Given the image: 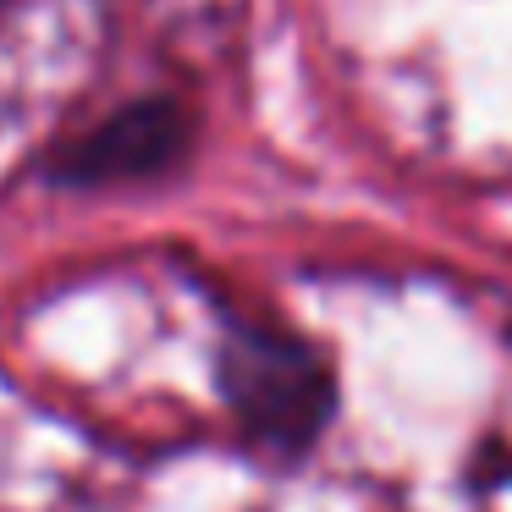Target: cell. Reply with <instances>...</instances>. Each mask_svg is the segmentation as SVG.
I'll return each mask as SVG.
<instances>
[{
	"label": "cell",
	"instance_id": "1",
	"mask_svg": "<svg viewBox=\"0 0 512 512\" xmlns=\"http://www.w3.org/2000/svg\"><path fill=\"white\" fill-rule=\"evenodd\" d=\"M221 391L243 430L276 452H303L331 419V369L265 325H232L221 347Z\"/></svg>",
	"mask_w": 512,
	"mask_h": 512
},
{
	"label": "cell",
	"instance_id": "2",
	"mask_svg": "<svg viewBox=\"0 0 512 512\" xmlns=\"http://www.w3.org/2000/svg\"><path fill=\"white\" fill-rule=\"evenodd\" d=\"M188 144V122L177 105L149 100V105H127L122 116H111L105 127H94L83 144H72L56 160V182H122V177H155Z\"/></svg>",
	"mask_w": 512,
	"mask_h": 512
}]
</instances>
